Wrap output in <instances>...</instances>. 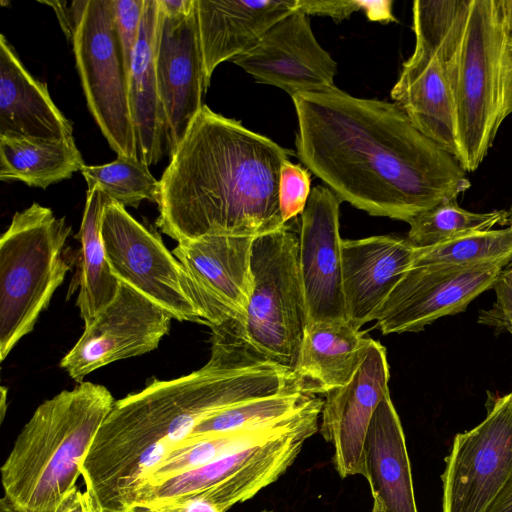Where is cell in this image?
<instances>
[{"mask_svg":"<svg viewBox=\"0 0 512 512\" xmlns=\"http://www.w3.org/2000/svg\"><path fill=\"white\" fill-rule=\"evenodd\" d=\"M156 74L166 122V150L171 156L204 106L203 96L209 87L195 3L181 15H168L160 8Z\"/></svg>","mask_w":512,"mask_h":512,"instance_id":"cell-17","label":"cell"},{"mask_svg":"<svg viewBox=\"0 0 512 512\" xmlns=\"http://www.w3.org/2000/svg\"><path fill=\"white\" fill-rule=\"evenodd\" d=\"M512 260L510 227L475 232L429 247H416L412 267L472 266Z\"/></svg>","mask_w":512,"mask_h":512,"instance_id":"cell-31","label":"cell"},{"mask_svg":"<svg viewBox=\"0 0 512 512\" xmlns=\"http://www.w3.org/2000/svg\"><path fill=\"white\" fill-rule=\"evenodd\" d=\"M292 100L298 158L357 209L408 222L471 186L456 157L395 103L354 97L337 87Z\"/></svg>","mask_w":512,"mask_h":512,"instance_id":"cell-1","label":"cell"},{"mask_svg":"<svg viewBox=\"0 0 512 512\" xmlns=\"http://www.w3.org/2000/svg\"><path fill=\"white\" fill-rule=\"evenodd\" d=\"M172 319L164 308L121 282L113 301L85 326L60 367L80 383L100 367L156 349Z\"/></svg>","mask_w":512,"mask_h":512,"instance_id":"cell-14","label":"cell"},{"mask_svg":"<svg viewBox=\"0 0 512 512\" xmlns=\"http://www.w3.org/2000/svg\"><path fill=\"white\" fill-rule=\"evenodd\" d=\"M161 10L168 15L188 13L194 6L195 0H158Z\"/></svg>","mask_w":512,"mask_h":512,"instance_id":"cell-40","label":"cell"},{"mask_svg":"<svg viewBox=\"0 0 512 512\" xmlns=\"http://www.w3.org/2000/svg\"><path fill=\"white\" fill-rule=\"evenodd\" d=\"M416 247L407 239L381 235L342 240L346 322L355 329L374 320L380 307L412 267Z\"/></svg>","mask_w":512,"mask_h":512,"instance_id":"cell-19","label":"cell"},{"mask_svg":"<svg viewBox=\"0 0 512 512\" xmlns=\"http://www.w3.org/2000/svg\"><path fill=\"white\" fill-rule=\"evenodd\" d=\"M290 154L204 105L159 180L157 227L181 243L210 235L255 238L285 226L279 179Z\"/></svg>","mask_w":512,"mask_h":512,"instance_id":"cell-3","label":"cell"},{"mask_svg":"<svg viewBox=\"0 0 512 512\" xmlns=\"http://www.w3.org/2000/svg\"><path fill=\"white\" fill-rule=\"evenodd\" d=\"M1 390H2L1 419H3L4 413H5V399H6V391L7 390L5 387H2Z\"/></svg>","mask_w":512,"mask_h":512,"instance_id":"cell-45","label":"cell"},{"mask_svg":"<svg viewBox=\"0 0 512 512\" xmlns=\"http://www.w3.org/2000/svg\"><path fill=\"white\" fill-rule=\"evenodd\" d=\"M415 40L442 58L454 97L466 172L482 163L512 114V49L498 0H416Z\"/></svg>","mask_w":512,"mask_h":512,"instance_id":"cell-4","label":"cell"},{"mask_svg":"<svg viewBox=\"0 0 512 512\" xmlns=\"http://www.w3.org/2000/svg\"><path fill=\"white\" fill-rule=\"evenodd\" d=\"M297 9L303 11L308 16L312 14L330 16L339 22L348 18L353 12L362 9V5L361 1L356 0H297Z\"/></svg>","mask_w":512,"mask_h":512,"instance_id":"cell-36","label":"cell"},{"mask_svg":"<svg viewBox=\"0 0 512 512\" xmlns=\"http://www.w3.org/2000/svg\"><path fill=\"white\" fill-rule=\"evenodd\" d=\"M55 512H92L91 500L87 492L75 487L61 502Z\"/></svg>","mask_w":512,"mask_h":512,"instance_id":"cell-38","label":"cell"},{"mask_svg":"<svg viewBox=\"0 0 512 512\" xmlns=\"http://www.w3.org/2000/svg\"><path fill=\"white\" fill-rule=\"evenodd\" d=\"M509 43H510V46H511V49H512V38H509Z\"/></svg>","mask_w":512,"mask_h":512,"instance_id":"cell-49","label":"cell"},{"mask_svg":"<svg viewBox=\"0 0 512 512\" xmlns=\"http://www.w3.org/2000/svg\"><path fill=\"white\" fill-rule=\"evenodd\" d=\"M125 512H161L158 508L145 506V505H133L129 507Z\"/></svg>","mask_w":512,"mask_h":512,"instance_id":"cell-43","label":"cell"},{"mask_svg":"<svg viewBox=\"0 0 512 512\" xmlns=\"http://www.w3.org/2000/svg\"><path fill=\"white\" fill-rule=\"evenodd\" d=\"M366 16L373 21L394 22L392 14V1H361Z\"/></svg>","mask_w":512,"mask_h":512,"instance_id":"cell-39","label":"cell"},{"mask_svg":"<svg viewBox=\"0 0 512 512\" xmlns=\"http://www.w3.org/2000/svg\"><path fill=\"white\" fill-rule=\"evenodd\" d=\"M313 396L299 388H290L231 406L198 424L181 447L217 434L282 420L301 409Z\"/></svg>","mask_w":512,"mask_h":512,"instance_id":"cell-29","label":"cell"},{"mask_svg":"<svg viewBox=\"0 0 512 512\" xmlns=\"http://www.w3.org/2000/svg\"><path fill=\"white\" fill-rule=\"evenodd\" d=\"M489 395L483 421L445 457L442 512H489L512 483V392Z\"/></svg>","mask_w":512,"mask_h":512,"instance_id":"cell-10","label":"cell"},{"mask_svg":"<svg viewBox=\"0 0 512 512\" xmlns=\"http://www.w3.org/2000/svg\"><path fill=\"white\" fill-rule=\"evenodd\" d=\"M81 173L87 189L99 187L123 207L136 208L144 200L158 202L160 182L138 158L117 157L107 164L85 165Z\"/></svg>","mask_w":512,"mask_h":512,"instance_id":"cell-32","label":"cell"},{"mask_svg":"<svg viewBox=\"0 0 512 512\" xmlns=\"http://www.w3.org/2000/svg\"><path fill=\"white\" fill-rule=\"evenodd\" d=\"M0 135L74 140L73 125L52 101L47 84L36 80L0 36Z\"/></svg>","mask_w":512,"mask_h":512,"instance_id":"cell-22","label":"cell"},{"mask_svg":"<svg viewBox=\"0 0 512 512\" xmlns=\"http://www.w3.org/2000/svg\"><path fill=\"white\" fill-rule=\"evenodd\" d=\"M87 106L118 157L138 158L129 72L114 24L112 0H88L72 38Z\"/></svg>","mask_w":512,"mask_h":512,"instance_id":"cell-9","label":"cell"},{"mask_svg":"<svg viewBox=\"0 0 512 512\" xmlns=\"http://www.w3.org/2000/svg\"><path fill=\"white\" fill-rule=\"evenodd\" d=\"M159 24V1L146 0L131 61L129 101L138 159L147 166L158 163L167 149L166 122L156 74Z\"/></svg>","mask_w":512,"mask_h":512,"instance_id":"cell-24","label":"cell"},{"mask_svg":"<svg viewBox=\"0 0 512 512\" xmlns=\"http://www.w3.org/2000/svg\"><path fill=\"white\" fill-rule=\"evenodd\" d=\"M310 172L286 160L280 170L279 207L284 224L301 215L310 196Z\"/></svg>","mask_w":512,"mask_h":512,"instance_id":"cell-33","label":"cell"},{"mask_svg":"<svg viewBox=\"0 0 512 512\" xmlns=\"http://www.w3.org/2000/svg\"><path fill=\"white\" fill-rule=\"evenodd\" d=\"M510 261L411 267L377 311L376 327L384 335L418 332L441 317L463 312L477 296L493 288Z\"/></svg>","mask_w":512,"mask_h":512,"instance_id":"cell-12","label":"cell"},{"mask_svg":"<svg viewBox=\"0 0 512 512\" xmlns=\"http://www.w3.org/2000/svg\"><path fill=\"white\" fill-rule=\"evenodd\" d=\"M489 512H512V483L508 486Z\"/></svg>","mask_w":512,"mask_h":512,"instance_id":"cell-41","label":"cell"},{"mask_svg":"<svg viewBox=\"0 0 512 512\" xmlns=\"http://www.w3.org/2000/svg\"><path fill=\"white\" fill-rule=\"evenodd\" d=\"M298 251V233L288 223L255 237L246 311L237 325L220 327L266 361L293 373L307 326Z\"/></svg>","mask_w":512,"mask_h":512,"instance_id":"cell-7","label":"cell"},{"mask_svg":"<svg viewBox=\"0 0 512 512\" xmlns=\"http://www.w3.org/2000/svg\"><path fill=\"white\" fill-rule=\"evenodd\" d=\"M457 199L442 200L412 217L407 222V240L418 248L429 247L508 223V211L471 212L460 207Z\"/></svg>","mask_w":512,"mask_h":512,"instance_id":"cell-30","label":"cell"},{"mask_svg":"<svg viewBox=\"0 0 512 512\" xmlns=\"http://www.w3.org/2000/svg\"><path fill=\"white\" fill-rule=\"evenodd\" d=\"M341 199L327 186L311 190L300 215L299 270L307 324L346 322L342 282Z\"/></svg>","mask_w":512,"mask_h":512,"instance_id":"cell-15","label":"cell"},{"mask_svg":"<svg viewBox=\"0 0 512 512\" xmlns=\"http://www.w3.org/2000/svg\"><path fill=\"white\" fill-rule=\"evenodd\" d=\"M322 407L323 399L315 396L301 417L282 432L159 485L143 487L136 493L133 505L159 507L200 496L227 512L287 471L304 442L318 430Z\"/></svg>","mask_w":512,"mask_h":512,"instance_id":"cell-8","label":"cell"},{"mask_svg":"<svg viewBox=\"0 0 512 512\" xmlns=\"http://www.w3.org/2000/svg\"><path fill=\"white\" fill-rule=\"evenodd\" d=\"M101 236L113 274L155 302L173 319L202 323L185 272L161 238L110 200L101 222Z\"/></svg>","mask_w":512,"mask_h":512,"instance_id":"cell-11","label":"cell"},{"mask_svg":"<svg viewBox=\"0 0 512 512\" xmlns=\"http://www.w3.org/2000/svg\"><path fill=\"white\" fill-rule=\"evenodd\" d=\"M85 166L75 141L0 135V180L45 189Z\"/></svg>","mask_w":512,"mask_h":512,"instance_id":"cell-26","label":"cell"},{"mask_svg":"<svg viewBox=\"0 0 512 512\" xmlns=\"http://www.w3.org/2000/svg\"><path fill=\"white\" fill-rule=\"evenodd\" d=\"M366 480L384 512H418L403 427L386 395L376 408L365 442Z\"/></svg>","mask_w":512,"mask_h":512,"instance_id":"cell-23","label":"cell"},{"mask_svg":"<svg viewBox=\"0 0 512 512\" xmlns=\"http://www.w3.org/2000/svg\"><path fill=\"white\" fill-rule=\"evenodd\" d=\"M262 512H273V511H267V510H264V511H262Z\"/></svg>","mask_w":512,"mask_h":512,"instance_id":"cell-50","label":"cell"},{"mask_svg":"<svg viewBox=\"0 0 512 512\" xmlns=\"http://www.w3.org/2000/svg\"><path fill=\"white\" fill-rule=\"evenodd\" d=\"M114 402L105 386L82 381L40 404L1 467V500L13 512H55Z\"/></svg>","mask_w":512,"mask_h":512,"instance_id":"cell-5","label":"cell"},{"mask_svg":"<svg viewBox=\"0 0 512 512\" xmlns=\"http://www.w3.org/2000/svg\"><path fill=\"white\" fill-rule=\"evenodd\" d=\"M498 2L506 32L509 38H512V0H498Z\"/></svg>","mask_w":512,"mask_h":512,"instance_id":"cell-42","label":"cell"},{"mask_svg":"<svg viewBox=\"0 0 512 512\" xmlns=\"http://www.w3.org/2000/svg\"><path fill=\"white\" fill-rule=\"evenodd\" d=\"M65 217L38 203L16 212L0 239V359L30 333L69 265Z\"/></svg>","mask_w":512,"mask_h":512,"instance_id":"cell-6","label":"cell"},{"mask_svg":"<svg viewBox=\"0 0 512 512\" xmlns=\"http://www.w3.org/2000/svg\"><path fill=\"white\" fill-rule=\"evenodd\" d=\"M290 388L300 389L293 372L266 361L231 332L213 330L211 356L202 368L154 379L114 402L81 467L85 491L104 509H128L153 471L203 420Z\"/></svg>","mask_w":512,"mask_h":512,"instance_id":"cell-2","label":"cell"},{"mask_svg":"<svg viewBox=\"0 0 512 512\" xmlns=\"http://www.w3.org/2000/svg\"><path fill=\"white\" fill-rule=\"evenodd\" d=\"M371 512H384L382 504L375 498H373V505Z\"/></svg>","mask_w":512,"mask_h":512,"instance_id":"cell-44","label":"cell"},{"mask_svg":"<svg viewBox=\"0 0 512 512\" xmlns=\"http://www.w3.org/2000/svg\"><path fill=\"white\" fill-rule=\"evenodd\" d=\"M391 98L424 135L458 160L456 107L444 62L436 50L415 41Z\"/></svg>","mask_w":512,"mask_h":512,"instance_id":"cell-20","label":"cell"},{"mask_svg":"<svg viewBox=\"0 0 512 512\" xmlns=\"http://www.w3.org/2000/svg\"><path fill=\"white\" fill-rule=\"evenodd\" d=\"M87 1L88 0L72 1L71 3L66 1L41 2L53 8L62 30L67 38L72 41L78 22L84 13Z\"/></svg>","mask_w":512,"mask_h":512,"instance_id":"cell-37","label":"cell"},{"mask_svg":"<svg viewBox=\"0 0 512 512\" xmlns=\"http://www.w3.org/2000/svg\"><path fill=\"white\" fill-rule=\"evenodd\" d=\"M508 223L510 224V229L512 230V207L510 211L508 212Z\"/></svg>","mask_w":512,"mask_h":512,"instance_id":"cell-48","label":"cell"},{"mask_svg":"<svg viewBox=\"0 0 512 512\" xmlns=\"http://www.w3.org/2000/svg\"><path fill=\"white\" fill-rule=\"evenodd\" d=\"M207 84L216 67L246 53L297 0H195Z\"/></svg>","mask_w":512,"mask_h":512,"instance_id":"cell-21","label":"cell"},{"mask_svg":"<svg viewBox=\"0 0 512 512\" xmlns=\"http://www.w3.org/2000/svg\"><path fill=\"white\" fill-rule=\"evenodd\" d=\"M254 237L210 235L178 243L181 263L202 324L211 330L240 323L251 294Z\"/></svg>","mask_w":512,"mask_h":512,"instance_id":"cell-13","label":"cell"},{"mask_svg":"<svg viewBox=\"0 0 512 512\" xmlns=\"http://www.w3.org/2000/svg\"><path fill=\"white\" fill-rule=\"evenodd\" d=\"M0 512H13L4 501H0Z\"/></svg>","mask_w":512,"mask_h":512,"instance_id":"cell-47","label":"cell"},{"mask_svg":"<svg viewBox=\"0 0 512 512\" xmlns=\"http://www.w3.org/2000/svg\"><path fill=\"white\" fill-rule=\"evenodd\" d=\"M373 339L347 322L307 324L294 376L307 394L348 384L366 357Z\"/></svg>","mask_w":512,"mask_h":512,"instance_id":"cell-25","label":"cell"},{"mask_svg":"<svg viewBox=\"0 0 512 512\" xmlns=\"http://www.w3.org/2000/svg\"><path fill=\"white\" fill-rule=\"evenodd\" d=\"M389 376L386 349L373 340L351 381L325 393L320 432L333 445V464L342 478L366 476V437L376 408L390 394Z\"/></svg>","mask_w":512,"mask_h":512,"instance_id":"cell-18","label":"cell"},{"mask_svg":"<svg viewBox=\"0 0 512 512\" xmlns=\"http://www.w3.org/2000/svg\"><path fill=\"white\" fill-rule=\"evenodd\" d=\"M146 0H112L114 24L130 73L132 56L137 44Z\"/></svg>","mask_w":512,"mask_h":512,"instance_id":"cell-34","label":"cell"},{"mask_svg":"<svg viewBox=\"0 0 512 512\" xmlns=\"http://www.w3.org/2000/svg\"><path fill=\"white\" fill-rule=\"evenodd\" d=\"M493 289L496 301L489 310L480 312L478 322L512 334V267L500 272Z\"/></svg>","mask_w":512,"mask_h":512,"instance_id":"cell-35","label":"cell"},{"mask_svg":"<svg viewBox=\"0 0 512 512\" xmlns=\"http://www.w3.org/2000/svg\"><path fill=\"white\" fill-rule=\"evenodd\" d=\"M110 200L99 187L87 189L78 235L81 250L79 292L76 300L85 326L113 301L121 283L110 268L101 236L102 216Z\"/></svg>","mask_w":512,"mask_h":512,"instance_id":"cell-27","label":"cell"},{"mask_svg":"<svg viewBox=\"0 0 512 512\" xmlns=\"http://www.w3.org/2000/svg\"><path fill=\"white\" fill-rule=\"evenodd\" d=\"M91 505H92V512H113V511H110V510L103 509V508L93 504L92 502H91ZM123 512H125V511H123Z\"/></svg>","mask_w":512,"mask_h":512,"instance_id":"cell-46","label":"cell"},{"mask_svg":"<svg viewBox=\"0 0 512 512\" xmlns=\"http://www.w3.org/2000/svg\"><path fill=\"white\" fill-rule=\"evenodd\" d=\"M232 62L256 81L276 86L291 97L335 87L337 64L317 42L308 15L299 9L275 23Z\"/></svg>","mask_w":512,"mask_h":512,"instance_id":"cell-16","label":"cell"},{"mask_svg":"<svg viewBox=\"0 0 512 512\" xmlns=\"http://www.w3.org/2000/svg\"><path fill=\"white\" fill-rule=\"evenodd\" d=\"M313 398L314 397H312V399ZM312 399L297 412L282 420L217 434L172 451L153 471L147 482L141 488L159 485L171 478L209 464L251 443L282 432L301 417Z\"/></svg>","mask_w":512,"mask_h":512,"instance_id":"cell-28","label":"cell"}]
</instances>
